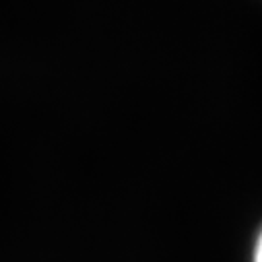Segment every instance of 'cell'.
<instances>
[{"label": "cell", "instance_id": "obj_1", "mask_svg": "<svg viewBox=\"0 0 262 262\" xmlns=\"http://www.w3.org/2000/svg\"><path fill=\"white\" fill-rule=\"evenodd\" d=\"M254 262H262V231H260L256 248H254Z\"/></svg>", "mask_w": 262, "mask_h": 262}]
</instances>
